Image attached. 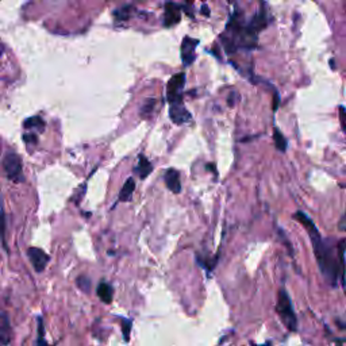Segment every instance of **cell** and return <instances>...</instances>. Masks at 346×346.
I'll list each match as a JSON object with an SVG mask.
<instances>
[{
	"label": "cell",
	"instance_id": "44dd1931",
	"mask_svg": "<svg viewBox=\"0 0 346 346\" xmlns=\"http://www.w3.org/2000/svg\"><path fill=\"white\" fill-rule=\"evenodd\" d=\"M122 329H123V337H125V341H126V342H129V339H130V329H131L130 320H127V319L123 320Z\"/></svg>",
	"mask_w": 346,
	"mask_h": 346
},
{
	"label": "cell",
	"instance_id": "9a60e30c",
	"mask_svg": "<svg viewBox=\"0 0 346 346\" xmlns=\"http://www.w3.org/2000/svg\"><path fill=\"white\" fill-rule=\"evenodd\" d=\"M25 127L26 129H38L39 131H44L45 122H44L41 116H31V118L25 120Z\"/></svg>",
	"mask_w": 346,
	"mask_h": 346
},
{
	"label": "cell",
	"instance_id": "2e32d148",
	"mask_svg": "<svg viewBox=\"0 0 346 346\" xmlns=\"http://www.w3.org/2000/svg\"><path fill=\"white\" fill-rule=\"evenodd\" d=\"M273 141H275V145L277 148V150L280 152H286L287 150V139L283 134H281V131L279 129H275L273 130Z\"/></svg>",
	"mask_w": 346,
	"mask_h": 346
},
{
	"label": "cell",
	"instance_id": "9c48e42d",
	"mask_svg": "<svg viewBox=\"0 0 346 346\" xmlns=\"http://www.w3.org/2000/svg\"><path fill=\"white\" fill-rule=\"evenodd\" d=\"M11 341V326L7 314L0 315V346H7Z\"/></svg>",
	"mask_w": 346,
	"mask_h": 346
},
{
	"label": "cell",
	"instance_id": "7c38bea8",
	"mask_svg": "<svg viewBox=\"0 0 346 346\" xmlns=\"http://www.w3.org/2000/svg\"><path fill=\"white\" fill-rule=\"evenodd\" d=\"M153 171V167L152 164H150V161L146 158L145 156H139V158H138V164L137 167H135V172L138 173V176H139V179H146L148 176L152 173Z\"/></svg>",
	"mask_w": 346,
	"mask_h": 346
},
{
	"label": "cell",
	"instance_id": "d6986e66",
	"mask_svg": "<svg viewBox=\"0 0 346 346\" xmlns=\"http://www.w3.org/2000/svg\"><path fill=\"white\" fill-rule=\"evenodd\" d=\"M76 284L82 291L84 292H90L91 290V280L87 277V276H80L77 280H76Z\"/></svg>",
	"mask_w": 346,
	"mask_h": 346
},
{
	"label": "cell",
	"instance_id": "4fadbf2b",
	"mask_svg": "<svg viewBox=\"0 0 346 346\" xmlns=\"http://www.w3.org/2000/svg\"><path fill=\"white\" fill-rule=\"evenodd\" d=\"M135 191V181L133 177L130 179H127V181L123 184L122 190L119 192V200L120 201H130L131 197H133V194H134Z\"/></svg>",
	"mask_w": 346,
	"mask_h": 346
},
{
	"label": "cell",
	"instance_id": "f546056e",
	"mask_svg": "<svg viewBox=\"0 0 346 346\" xmlns=\"http://www.w3.org/2000/svg\"><path fill=\"white\" fill-rule=\"evenodd\" d=\"M330 65H331V69H334V61H333V60H330Z\"/></svg>",
	"mask_w": 346,
	"mask_h": 346
},
{
	"label": "cell",
	"instance_id": "30bf717a",
	"mask_svg": "<svg viewBox=\"0 0 346 346\" xmlns=\"http://www.w3.org/2000/svg\"><path fill=\"white\" fill-rule=\"evenodd\" d=\"M165 184L173 194H180L181 191V181H180L179 172L176 169H169L165 173Z\"/></svg>",
	"mask_w": 346,
	"mask_h": 346
},
{
	"label": "cell",
	"instance_id": "d4e9b609",
	"mask_svg": "<svg viewBox=\"0 0 346 346\" xmlns=\"http://www.w3.org/2000/svg\"><path fill=\"white\" fill-rule=\"evenodd\" d=\"M279 105H280L279 93H275V95H273V103H272V110H273V111H277V108H279Z\"/></svg>",
	"mask_w": 346,
	"mask_h": 346
},
{
	"label": "cell",
	"instance_id": "4dcf8cb0",
	"mask_svg": "<svg viewBox=\"0 0 346 346\" xmlns=\"http://www.w3.org/2000/svg\"><path fill=\"white\" fill-rule=\"evenodd\" d=\"M0 54H2V46H0Z\"/></svg>",
	"mask_w": 346,
	"mask_h": 346
},
{
	"label": "cell",
	"instance_id": "277c9868",
	"mask_svg": "<svg viewBox=\"0 0 346 346\" xmlns=\"http://www.w3.org/2000/svg\"><path fill=\"white\" fill-rule=\"evenodd\" d=\"M186 84V75L184 73H176L168 82L167 86V99L169 103H177L181 101V92L182 87Z\"/></svg>",
	"mask_w": 346,
	"mask_h": 346
},
{
	"label": "cell",
	"instance_id": "ac0fdd59",
	"mask_svg": "<svg viewBox=\"0 0 346 346\" xmlns=\"http://www.w3.org/2000/svg\"><path fill=\"white\" fill-rule=\"evenodd\" d=\"M154 107H156V99H149L141 108L142 118H149L152 115V112L154 111Z\"/></svg>",
	"mask_w": 346,
	"mask_h": 346
},
{
	"label": "cell",
	"instance_id": "5b68a950",
	"mask_svg": "<svg viewBox=\"0 0 346 346\" xmlns=\"http://www.w3.org/2000/svg\"><path fill=\"white\" fill-rule=\"evenodd\" d=\"M27 256H29V260H30L35 272H42L46 268V264L49 262V256L42 249H39V248H29Z\"/></svg>",
	"mask_w": 346,
	"mask_h": 346
},
{
	"label": "cell",
	"instance_id": "52a82bcc",
	"mask_svg": "<svg viewBox=\"0 0 346 346\" xmlns=\"http://www.w3.org/2000/svg\"><path fill=\"white\" fill-rule=\"evenodd\" d=\"M199 41L192 38H184L181 45V58L184 65H191L195 60V49H196Z\"/></svg>",
	"mask_w": 346,
	"mask_h": 346
},
{
	"label": "cell",
	"instance_id": "4316f807",
	"mask_svg": "<svg viewBox=\"0 0 346 346\" xmlns=\"http://www.w3.org/2000/svg\"><path fill=\"white\" fill-rule=\"evenodd\" d=\"M234 96H235V93H231L230 96H229V106H234Z\"/></svg>",
	"mask_w": 346,
	"mask_h": 346
},
{
	"label": "cell",
	"instance_id": "5bb4252c",
	"mask_svg": "<svg viewBox=\"0 0 346 346\" xmlns=\"http://www.w3.org/2000/svg\"><path fill=\"white\" fill-rule=\"evenodd\" d=\"M337 253H338V261H339V269H341V281L345 284V272H346V261H345V253H346V239H341L337 246Z\"/></svg>",
	"mask_w": 346,
	"mask_h": 346
},
{
	"label": "cell",
	"instance_id": "ffe728a7",
	"mask_svg": "<svg viewBox=\"0 0 346 346\" xmlns=\"http://www.w3.org/2000/svg\"><path fill=\"white\" fill-rule=\"evenodd\" d=\"M4 233H6V216H4L3 210H0V239L3 242L4 248L7 249V245H6V237H4Z\"/></svg>",
	"mask_w": 346,
	"mask_h": 346
},
{
	"label": "cell",
	"instance_id": "6da1fadb",
	"mask_svg": "<svg viewBox=\"0 0 346 346\" xmlns=\"http://www.w3.org/2000/svg\"><path fill=\"white\" fill-rule=\"evenodd\" d=\"M314 254L319 264L322 275L326 277V280L331 286H335L337 279L341 277V269H339V261L333 254V249L329 248L323 241L320 245L314 248Z\"/></svg>",
	"mask_w": 346,
	"mask_h": 346
},
{
	"label": "cell",
	"instance_id": "8fae6325",
	"mask_svg": "<svg viewBox=\"0 0 346 346\" xmlns=\"http://www.w3.org/2000/svg\"><path fill=\"white\" fill-rule=\"evenodd\" d=\"M96 294L100 298V300L106 303V304H110L112 301V298H114V290H112V287L107 281H100L99 283Z\"/></svg>",
	"mask_w": 346,
	"mask_h": 346
},
{
	"label": "cell",
	"instance_id": "603a6c76",
	"mask_svg": "<svg viewBox=\"0 0 346 346\" xmlns=\"http://www.w3.org/2000/svg\"><path fill=\"white\" fill-rule=\"evenodd\" d=\"M23 141L26 142V144H31V145H35L38 142V138L35 134H31V133H29V134H25L23 135Z\"/></svg>",
	"mask_w": 346,
	"mask_h": 346
},
{
	"label": "cell",
	"instance_id": "3957f363",
	"mask_svg": "<svg viewBox=\"0 0 346 346\" xmlns=\"http://www.w3.org/2000/svg\"><path fill=\"white\" fill-rule=\"evenodd\" d=\"M3 171L8 180L14 182H22L25 180L22 169V160L15 153H8L2 161Z\"/></svg>",
	"mask_w": 346,
	"mask_h": 346
},
{
	"label": "cell",
	"instance_id": "cb8c5ba5",
	"mask_svg": "<svg viewBox=\"0 0 346 346\" xmlns=\"http://www.w3.org/2000/svg\"><path fill=\"white\" fill-rule=\"evenodd\" d=\"M339 119H341V125H342L343 131L346 133V108L345 107H339Z\"/></svg>",
	"mask_w": 346,
	"mask_h": 346
},
{
	"label": "cell",
	"instance_id": "83f0119b",
	"mask_svg": "<svg viewBox=\"0 0 346 346\" xmlns=\"http://www.w3.org/2000/svg\"><path fill=\"white\" fill-rule=\"evenodd\" d=\"M203 14H205V15H210V12H209V8L206 7H203Z\"/></svg>",
	"mask_w": 346,
	"mask_h": 346
},
{
	"label": "cell",
	"instance_id": "7a4b0ae2",
	"mask_svg": "<svg viewBox=\"0 0 346 346\" xmlns=\"http://www.w3.org/2000/svg\"><path fill=\"white\" fill-rule=\"evenodd\" d=\"M277 313L280 318L290 331H296L298 329V320L292 310V303L290 300V296L284 290H280L279 298H277Z\"/></svg>",
	"mask_w": 346,
	"mask_h": 346
},
{
	"label": "cell",
	"instance_id": "f1b7e54d",
	"mask_svg": "<svg viewBox=\"0 0 346 346\" xmlns=\"http://www.w3.org/2000/svg\"><path fill=\"white\" fill-rule=\"evenodd\" d=\"M252 346H272V345H271V342H267V343H264V345H252Z\"/></svg>",
	"mask_w": 346,
	"mask_h": 346
},
{
	"label": "cell",
	"instance_id": "e0dca14e",
	"mask_svg": "<svg viewBox=\"0 0 346 346\" xmlns=\"http://www.w3.org/2000/svg\"><path fill=\"white\" fill-rule=\"evenodd\" d=\"M131 10H133V8H131L130 6H126V7L116 10V11L114 12V16H115V19L118 22H125V21H127V19L130 18Z\"/></svg>",
	"mask_w": 346,
	"mask_h": 346
},
{
	"label": "cell",
	"instance_id": "8992f818",
	"mask_svg": "<svg viewBox=\"0 0 346 346\" xmlns=\"http://www.w3.org/2000/svg\"><path fill=\"white\" fill-rule=\"evenodd\" d=\"M169 116H171L172 122L176 123V125H184V123L191 120V114L187 111L181 101L172 103L171 110H169Z\"/></svg>",
	"mask_w": 346,
	"mask_h": 346
},
{
	"label": "cell",
	"instance_id": "ba28073f",
	"mask_svg": "<svg viewBox=\"0 0 346 346\" xmlns=\"http://www.w3.org/2000/svg\"><path fill=\"white\" fill-rule=\"evenodd\" d=\"M181 14H180V7L176 3L168 2L165 6V15H164V25L167 27L175 26L180 22Z\"/></svg>",
	"mask_w": 346,
	"mask_h": 346
},
{
	"label": "cell",
	"instance_id": "7402d4cb",
	"mask_svg": "<svg viewBox=\"0 0 346 346\" xmlns=\"http://www.w3.org/2000/svg\"><path fill=\"white\" fill-rule=\"evenodd\" d=\"M38 346H48L44 341V323H42L41 318H38Z\"/></svg>",
	"mask_w": 346,
	"mask_h": 346
},
{
	"label": "cell",
	"instance_id": "484cf974",
	"mask_svg": "<svg viewBox=\"0 0 346 346\" xmlns=\"http://www.w3.org/2000/svg\"><path fill=\"white\" fill-rule=\"evenodd\" d=\"M339 227L342 229V230H346V214L345 216L342 218V220H341V223H339Z\"/></svg>",
	"mask_w": 346,
	"mask_h": 346
}]
</instances>
